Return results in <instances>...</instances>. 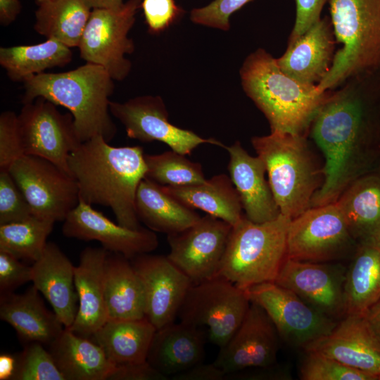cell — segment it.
<instances>
[{
    "label": "cell",
    "instance_id": "19",
    "mask_svg": "<svg viewBox=\"0 0 380 380\" xmlns=\"http://www.w3.org/2000/svg\"><path fill=\"white\" fill-rule=\"evenodd\" d=\"M62 232L66 237L97 241L106 251L129 260L149 253L158 246L155 232L142 227L131 229L115 224L81 200L64 220Z\"/></svg>",
    "mask_w": 380,
    "mask_h": 380
},
{
    "label": "cell",
    "instance_id": "37",
    "mask_svg": "<svg viewBox=\"0 0 380 380\" xmlns=\"http://www.w3.org/2000/svg\"><path fill=\"white\" fill-rule=\"evenodd\" d=\"M170 150L160 154H145L146 178L165 186H182L205 181L200 163Z\"/></svg>",
    "mask_w": 380,
    "mask_h": 380
},
{
    "label": "cell",
    "instance_id": "34",
    "mask_svg": "<svg viewBox=\"0 0 380 380\" xmlns=\"http://www.w3.org/2000/svg\"><path fill=\"white\" fill-rule=\"evenodd\" d=\"M35 31L70 48L78 47L91 8L83 0H46L37 4Z\"/></svg>",
    "mask_w": 380,
    "mask_h": 380
},
{
    "label": "cell",
    "instance_id": "30",
    "mask_svg": "<svg viewBox=\"0 0 380 380\" xmlns=\"http://www.w3.org/2000/svg\"><path fill=\"white\" fill-rule=\"evenodd\" d=\"M138 219L149 229L167 235L180 232L195 224L200 216L194 209L167 194L163 186L144 177L135 198Z\"/></svg>",
    "mask_w": 380,
    "mask_h": 380
},
{
    "label": "cell",
    "instance_id": "48",
    "mask_svg": "<svg viewBox=\"0 0 380 380\" xmlns=\"http://www.w3.org/2000/svg\"><path fill=\"white\" fill-rule=\"evenodd\" d=\"M19 0H0V23L3 26L9 25L21 11Z\"/></svg>",
    "mask_w": 380,
    "mask_h": 380
},
{
    "label": "cell",
    "instance_id": "7",
    "mask_svg": "<svg viewBox=\"0 0 380 380\" xmlns=\"http://www.w3.org/2000/svg\"><path fill=\"white\" fill-rule=\"evenodd\" d=\"M291 220L280 214L273 220L255 223L243 215L232 227L217 275L242 289L274 282L286 258Z\"/></svg>",
    "mask_w": 380,
    "mask_h": 380
},
{
    "label": "cell",
    "instance_id": "47",
    "mask_svg": "<svg viewBox=\"0 0 380 380\" xmlns=\"http://www.w3.org/2000/svg\"><path fill=\"white\" fill-rule=\"evenodd\" d=\"M224 372L213 364L199 363L194 367L171 376L172 380H224Z\"/></svg>",
    "mask_w": 380,
    "mask_h": 380
},
{
    "label": "cell",
    "instance_id": "15",
    "mask_svg": "<svg viewBox=\"0 0 380 380\" xmlns=\"http://www.w3.org/2000/svg\"><path fill=\"white\" fill-rule=\"evenodd\" d=\"M232 226L206 214L186 229L167 235L169 260L193 284L216 277Z\"/></svg>",
    "mask_w": 380,
    "mask_h": 380
},
{
    "label": "cell",
    "instance_id": "21",
    "mask_svg": "<svg viewBox=\"0 0 380 380\" xmlns=\"http://www.w3.org/2000/svg\"><path fill=\"white\" fill-rule=\"evenodd\" d=\"M229 160L228 171L245 212L255 223L273 220L280 215L268 180L265 164L259 156H251L236 141L226 146Z\"/></svg>",
    "mask_w": 380,
    "mask_h": 380
},
{
    "label": "cell",
    "instance_id": "14",
    "mask_svg": "<svg viewBox=\"0 0 380 380\" xmlns=\"http://www.w3.org/2000/svg\"><path fill=\"white\" fill-rule=\"evenodd\" d=\"M110 112L125 127L128 137L141 142L158 141L184 155L203 144L226 148L214 138H203L195 132L172 125L159 96H141L119 103L110 102Z\"/></svg>",
    "mask_w": 380,
    "mask_h": 380
},
{
    "label": "cell",
    "instance_id": "41",
    "mask_svg": "<svg viewBox=\"0 0 380 380\" xmlns=\"http://www.w3.org/2000/svg\"><path fill=\"white\" fill-rule=\"evenodd\" d=\"M253 0H214L201 8H194L190 19L196 24L227 31L230 16Z\"/></svg>",
    "mask_w": 380,
    "mask_h": 380
},
{
    "label": "cell",
    "instance_id": "38",
    "mask_svg": "<svg viewBox=\"0 0 380 380\" xmlns=\"http://www.w3.org/2000/svg\"><path fill=\"white\" fill-rule=\"evenodd\" d=\"M16 359L12 380H65L49 350L39 343H26Z\"/></svg>",
    "mask_w": 380,
    "mask_h": 380
},
{
    "label": "cell",
    "instance_id": "5",
    "mask_svg": "<svg viewBox=\"0 0 380 380\" xmlns=\"http://www.w3.org/2000/svg\"><path fill=\"white\" fill-rule=\"evenodd\" d=\"M251 141L265 164L280 213L292 220L311 208L324 174L304 134L271 132Z\"/></svg>",
    "mask_w": 380,
    "mask_h": 380
},
{
    "label": "cell",
    "instance_id": "18",
    "mask_svg": "<svg viewBox=\"0 0 380 380\" xmlns=\"http://www.w3.org/2000/svg\"><path fill=\"white\" fill-rule=\"evenodd\" d=\"M279 334L265 310L251 302L240 327L220 348L215 365L227 375L252 368L271 367L279 350Z\"/></svg>",
    "mask_w": 380,
    "mask_h": 380
},
{
    "label": "cell",
    "instance_id": "3",
    "mask_svg": "<svg viewBox=\"0 0 380 380\" xmlns=\"http://www.w3.org/2000/svg\"><path fill=\"white\" fill-rule=\"evenodd\" d=\"M114 80L101 66L86 63L67 72H42L23 82V103L42 97L72 114L80 141L102 136L108 142L117 133L110 115Z\"/></svg>",
    "mask_w": 380,
    "mask_h": 380
},
{
    "label": "cell",
    "instance_id": "43",
    "mask_svg": "<svg viewBox=\"0 0 380 380\" xmlns=\"http://www.w3.org/2000/svg\"><path fill=\"white\" fill-rule=\"evenodd\" d=\"M32 265H27L11 254L0 251V294L14 292L20 286L32 281Z\"/></svg>",
    "mask_w": 380,
    "mask_h": 380
},
{
    "label": "cell",
    "instance_id": "2",
    "mask_svg": "<svg viewBox=\"0 0 380 380\" xmlns=\"http://www.w3.org/2000/svg\"><path fill=\"white\" fill-rule=\"evenodd\" d=\"M68 164L80 200L110 208L118 223L126 228L141 227L135 198L146 173L142 147L112 146L98 135L81 143L70 154Z\"/></svg>",
    "mask_w": 380,
    "mask_h": 380
},
{
    "label": "cell",
    "instance_id": "8",
    "mask_svg": "<svg viewBox=\"0 0 380 380\" xmlns=\"http://www.w3.org/2000/svg\"><path fill=\"white\" fill-rule=\"evenodd\" d=\"M250 305L244 289L217 275L191 285L178 317L196 327H207L210 341L221 348L240 327Z\"/></svg>",
    "mask_w": 380,
    "mask_h": 380
},
{
    "label": "cell",
    "instance_id": "22",
    "mask_svg": "<svg viewBox=\"0 0 380 380\" xmlns=\"http://www.w3.org/2000/svg\"><path fill=\"white\" fill-rule=\"evenodd\" d=\"M103 247H87L80 253L75 267V286L78 309L72 324L68 329L87 338L108 321L104 294V272L107 255Z\"/></svg>",
    "mask_w": 380,
    "mask_h": 380
},
{
    "label": "cell",
    "instance_id": "50",
    "mask_svg": "<svg viewBox=\"0 0 380 380\" xmlns=\"http://www.w3.org/2000/svg\"><path fill=\"white\" fill-rule=\"evenodd\" d=\"M364 317L380 341V299L365 312Z\"/></svg>",
    "mask_w": 380,
    "mask_h": 380
},
{
    "label": "cell",
    "instance_id": "32",
    "mask_svg": "<svg viewBox=\"0 0 380 380\" xmlns=\"http://www.w3.org/2000/svg\"><path fill=\"white\" fill-rule=\"evenodd\" d=\"M156 331L146 317L137 319H108L91 336L115 365L147 361Z\"/></svg>",
    "mask_w": 380,
    "mask_h": 380
},
{
    "label": "cell",
    "instance_id": "39",
    "mask_svg": "<svg viewBox=\"0 0 380 380\" xmlns=\"http://www.w3.org/2000/svg\"><path fill=\"white\" fill-rule=\"evenodd\" d=\"M300 368L303 380H376L365 372L315 351H306Z\"/></svg>",
    "mask_w": 380,
    "mask_h": 380
},
{
    "label": "cell",
    "instance_id": "29",
    "mask_svg": "<svg viewBox=\"0 0 380 380\" xmlns=\"http://www.w3.org/2000/svg\"><path fill=\"white\" fill-rule=\"evenodd\" d=\"M336 202L357 243L380 241V171L355 180Z\"/></svg>",
    "mask_w": 380,
    "mask_h": 380
},
{
    "label": "cell",
    "instance_id": "6",
    "mask_svg": "<svg viewBox=\"0 0 380 380\" xmlns=\"http://www.w3.org/2000/svg\"><path fill=\"white\" fill-rule=\"evenodd\" d=\"M340 49L317 84L322 92L380 66V0H328Z\"/></svg>",
    "mask_w": 380,
    "mask_h": 380
},
{
    "label": "cell",
    "instance_id": "28",
    "mask_svg": "<svg viewBox=\"0 0 380 380\" xmlns=\"http://www.w3.org/2000/svg\"><path fill=\"white\" fill-rule=\"evenodd\" d=\"M104 294L108 319H137L145 317L141 282L131 260L108 252L104 272Z\"/></svg>",
    "mask_w": 380,
    "mask_h": 380
},
{
    "label": "cell",
    "instance_id": "52",
    "mask_svg": "<svg viewBox=\"0 0 380 380\" xmlns=\"http://www.w3.org/2000/svg\"><path fill=\"white\" fill-rule=\"evenodd\" d=\"M46 1V0H37V4H38V3L42 2V1Z\"/></svg>",
    "mask_w": 380,
    "mask_h": 380
},
{
    "label": "cell",
    "instance_id": "24",
    "mask_svg": "<svg viewBox=\"0 0 380 380\" xmlns=\"http://www.w3.org/2000/svg\"><path fill=\"white\" fill-rule=\"evenodd\" d=\"M72 262L53 242H47L39 258L32 265V282L51 305L65 328L73 323L78 309Z\"/></svg>",
    "mask_w": 380,
    "mask_h": 380
},
{
    "label": "cell",
    "instance_id": "10",
    "mask_svg": "<svg viewBox=\"0 0 380 380\" xmlns=\"http://www.w3.org/2000/svg\"><path fill=\"white\" fill-rule=\"evenodd\" d=\"M141 0H129L119 8H94L80 40V58L103 67L117 81L129 75L132 63L125 56L134 50L128 33L135 22Z\"/></svg>",
    "mask_w": 380,
    "mask_h": 380
},
{
    "label": "cell",
    "instance_id": "17",
    "mask_svg": "<svg viewBox=\"0 0 380 380\" xmlns=\"http://www.w3.org/2000/svg\"><path fill=\"white\" fill-rule=\"evenodd\" d=\"M130 260L142 284L145 317L156 329L175 322L190 279L167 256L144 253Z\"/></svg>",
    "mask_w": 380,
    "mask_h": 380
},
{
    "label": "cell",
    "instance_id": "35",
    "mask_svg": "<svg viewBox=\"0 0 380 380\" xmlns=\"http://www.w3.org/2000/svg\"><path fill=\"white\" fill-rule=\"evenodd\" d=\"M71 48L51 39L34 45L0 48V65L13 82H24L46 69L64 67L72 58Z\"/></svg>",
    "mask_w": 380,
    "mask_h": 380
},
{
    "label": "cell",
    "instance_id": "33",
    "mask_svg": "<svg viewBox=\"0 0 380 380\" xmlns=\"http://www.w3.org/2000/svg\"><path fill=\"white\" fill-rule=\"evenodd\" d=\"M163 189L182 204L198 209L222 220L232 226L243 216L239 194L230 177L214 175L202 183L182 186H165Z\"/></svg>",
    "mask_w": 380,
    "mask_h": 380
},
{
    "label": "cell",
    "instance_id": "13",
    "mask_svg": "<svg viewBox=\"0 0 380 380\" xmlns=\"http://www.w3.org/2000/svg\"><path fill=\"white\" fill-rule=\"evenodd\" d=\"M56 106L42 97L24 103L18 115L19 134L24 155L46 159L70 174L69 156L82 142L72 114Z\"/></svg>",
    "mask_w": 380,
    "mask_h": 380
},
{
    "label": "cell",
    "instance_id": "25",
    "mask_svg": "<svg viewBox=\"0 0 380 380\" xmlns=\"http://www.w3.org/2000/svg\"><path fill=\"white\" fill-rule=\"evenodd\" d=\"M32 284L24 293L0 294V318L10 324L26 343L51 345L65 327L56 313L48 310Z\"/></svg>",
    "mask_w": 380,
    "mask_h": 380
},
{
    "label": "cell",
    "instance_id": "12",
    "mask_svg": "<svg viewBox=\"0 0 380 380\" xmlns=\"http://www.w3.org/2000/svg\"><path fill=\"white\" fill-rule=\"evenodd\" d=\"M244 290L250 301L267 313L279 337L291 346L304 349L329 334L338 323L275 282H264Z\"/></svg>",
    "mask_w": 380,
    "mask_h": 380
},
{
    "label": "cell",
    "instance_id": "4",
    "mask_svg": "<svg viewBox=\"0 0 380 380\" xmlns=\"http://www.w3.org/2000/svg\"><path fill=\"white\" fill-rule=\"evenodd\" d=\"M239 72L245 93L265 115L271 132L304 134L329 96L317 85L288 76L262 49L246 58Z\"/></svg>",
    "mask_w": 380,
    "mask_h": 380
},
{
    "label": "cell",
    "instance_id": "36",
    "mask_svg": "<svg viewBox=\"0 0 380 380\" xmlns=\"http://www.w3.org/2000/svg\"><path fill=\"white\" fill-rule=\"evenodd\" d=\"M54 223L32 215L20 222L0 224V251L19 260L35 262L44 250Z\"/></svg>",
    "mask_w": 380,
    "mask_h": 380
},
{
    "label": "cell",
    "instance_id": "44",
    "mask_svg": "<svg viewBox=\"0 0 380 380\" xmlns=\"http://www.w3.org/2000/svg\"><path fill=\"white\" fill-rule=\"evenodd\" d=\"M141 6L148 31L153 34L167 29L182 11L174 0H144Z\"/></svg>",
    "mask_w": 380,
    "mask_h": 380
},
{
    "label": "cell",
    "instance_id": "49",
    "mask_svg": "<svg viewBox=\"0 0 380 380\" xmlns=\"http://www.w3.org/2000/svg\"><path fill=\"white\" fill-rule=\"evenodd\" d=\"M16 363V355L9 353L0 355V380H12Z\"/></svg>",
    "mask_w": 380,
    "mask_h": 380
},
{
    "label": "cell",
    "instance_id": "46",
    "mask_svg": "<svg viewBox=\"0 0 380 380\" xmlns=\"http://www.w3.org/2000/svg\"><path fill=\"white\" fill-rule=\"evenodd\" d=\"M169 378L153 368L147 361L115 365L108 380H167Z\"/></svg>",
    "mask_w": 380,
    "mask_h": 380
},
{
    "label": "cell",
    "instance_id": "31",
    "mask_svg": "<svg viewBox=\"0 0 380 380\" xmlns=\"http://www.w3.org/2000/svg\"><path fill=\"white\" fill-rule=\"evenodd\" d=\"M344 283L346 315H364L380 299V241L357 243Z\"/></svg>",
    "mask_w": 380,
    "mask_h": 380
},
{
    "label": "cell",
    "instance_id": "20",
    "mask_svg": "<svg viewBox=\"0 0 380 380\" xmlns=\"http://www.w3.org/2000/svg\"><path fill=\"white\" fill-rule=\"evenodd\" d=\"M380 380V341L364 315H346L328 335L307 346Z\"/></svg>",
    "mask_w": 380,
    "mask_h": 380
},
{
    "label": "cell",
    "instance_id": "26",
    "mask_svg": "<svg viewBox=\"0 0 380 380\" xmlns=\"http://www.w3.org/2000/svg\"><path fill=\"white\" fill-rule=\"evenodd\" d=\"M205 335L199 327L182 322L156 329L147 362L169 377L201 363L204 357Z\"/></svg>",
    "mask_w": 380,
    "mask_h": 380
},
{
    "label": "cell",
    "instance_id": "23",
    "mask_svg": "<svg viewBox=\"0 0 380 380\" xmlns=\"http://www.w3.org/2000/svg\"><path fill=\"white\" fill-rule=\"evenodd\" d=\"M333 51V36L326 17L303 34L289 39L286 51L276 61L280 69L295 80L317 85L330 68Z\"/></svg>",
    "mask_w": 380,
    "mask_h": 380
},
{
    "label": "cell",
    "instance_id": "51",
    "mask_svg": "<svg viewBox=\"0 0 380 380\" xmlns=\"http://www.w3.org/2000/svg\"><path fill=\"white\" fill-rule=\"evenodd\" d=\"M84 2L91 9L110 8L116 9L123 4L122 0H83Z\"/></svg>",
    "mask_w": 380,
    "mask_h": 380
},
{
    "label": "cell",
    "instance_id": "40",
    "mask_svg": "<svg viewBox=\"0 0 380 380\" xmlns=\"http://www.w3.org/2000/svg\"><path fill=\"white\" fill-rule=\"evenodd\" d=\"M31 208L8 171H0V224L32 216Z\"/></svg>",
    "mask_w": 380,
    "mask_h": 380
},
{
    "label": "cell",
    "instance_id": "42",
    "mask_svg": "<svg viewBox=\"0 0 380 380\" xmlns=\"http://www.w3.org/2000/svg\"><path fill=\"white\" fill-rule=\"evenodd\" d=\"M24 155L18 125V115L6 110L0 115V171H8Z\"/></svg>",
    "mask_w": 380,
    "mask_h": 380
},
{
    "label": "cell",
    "instance_id": "16",
    "mask_svg": "<svg viewBox=\"0 0 380 380\" xmlns=\"http://www.w3.org/2000/svg\"><path fill=\"white\" fill-rule=\"evenodd\" d=\"M346 268L339 263L286 258L274 282L290 289L309 305L337 321L346 316Z\"/></svg>",
    "mask_w": 380,
    "mask_h": 380
},
{
    "label": "cell",
    "instance_id": "1",
    "mask_svg": "<svg viewBox=\"0 0 380 380\" xmlns=\"http://www.w3.org/2000/svg\"><path fill=\"white\" fill-rule=\"evenodd\" d=\"M310 127L324 158L323 183L311 207L336 202L355 180L380 171L379 114L359 95L329 96Z\"/></svg>",
    "mask_w": 380,
    "mask_h": 380
},
{
    "label": "cell",
    "instance_id": "11",
    "mask_svg": "<svg viewBox=\"0 0 380 380\" xmlns=\"http://www.w3.org/2000/svg\"><path fill=\"white\" fill-rule=\"evenodd\" d=\"M8 172L36 217L53 222L64 221L80 201L75 179L46 159L23 155Z\"/></svg>",
    "mask_w": 380,
    "mask_h": 380
},
{
    "label": "cell",
    "instance_id": "9",
    "mask_svg": "<svg viewBox=\"0 0 380 380\" xmlns=\"http://www.w3.org/2000/svg\"><path fill=\"white\" fill-rule=\"evenodd\" d=\"M351 235L337 202L311 207L290 222L286 258L312 262H331L355 250Z\"/></svg>",
    "mask_w": 380,
    "mask_h": 380
},
{
    "label": "cell",
    "instance_id": "27",
    "mask_svg": "<svg viewBox=\"0 0 380 380\" xmlns=\"http://www.w3.org/2000/svg\"><path fill=\"white\" fill-rule=\"evenodd\" d=\"M48 347L65 380H108L115 366L93 339L65 327Z\"/></svg>",
    "mask_w": 380,
    "mask_h": 380
},
{
    "label": "cell",
    "instance_id": "45",
    "mask_svg": "<svg viewBox=\"0 0 380 380\" xmlns=\"http://www.w3.org/2000/svg\"><path fill=\"white\" fill-rule=\"evenodd\" d=\"M296 20L289 39L303 34L321 19L322 8L328 0H295Z\"/></svg>",
    "mask_w": 380,
    "mask_h": 380
}]
</instances>
